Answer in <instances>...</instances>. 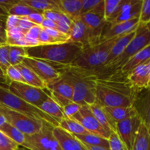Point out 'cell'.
<instances>
[{"label":"cell","mask_w":150,"mask_h":150,"mask_svg":"<svg viewBox=\"0 0 150 150\" xmlns=\"http://www.w3.org/2000/svg\"><path fill=\"white\" fill-rule=\"evenodd\" d=\"M85 146H86L87 150H110L108 148L100 146H88V145H85Z\"/></svg>","instance_id":"obj_56"},{"label":"cell","mask_w":150,"mask_h":150,"mask_svg":"<svg viewBox=\"0 0 150 150\" xmlns=\"http://www.w3.org/2000/svg\"><path fill=\"white\" fill-rule=\"evenodd\" d=\"M27 18L34 24L38 25V26H40L44 19L43 16H42V13H40V12H36V13H32Z\"/></svg>","instance_id":"obj_52"},{"label":"cell","mask_w":150,"mask_h":150,"mask_svg":"<svg viewBox=\"0 0 150 150\" xmlns=\"http://www.w3.org/2000/svg\"><path fill=\"white\" fill-rule=\"evenodd\" d=\"M59 127L73 135H86L90 133L79 122L73 119H62L59 123Z\"/></svg>","instance_id":"obj_27"},{"label":"cell","mask_w":150,"mask_h":150,"mask_svg":"<svg viewBox=\"0 0 150 150\" xmlns=\"http://www.w3.org/2000/svg\"><path fill=\"white\" fill-rule=\"evenodd\" d=\"M22 64L32 70L46 84V87L47 85L59 79L60 71L66 67L28 57H25Z\"/></svg>","instance_id":"obj_9"},{"label":"cell","mask_w":150,"mask_h":150,"mask_svg":"<svg viewBox=\"0 0 150 150\" xmlns=\"http://www.w3.org/2000/svg\"><path fill=\"white\" fill-rule=\"evenodd\" d=\"M139 24V19L135 18L122 23H114L105 22L100 35V42L112 38L122 37L136 30Z\"/></svg>","instance_id":"obj_15"},{"label":"cell","mask_w":150,"mask_h":150,"mask_svg":"<svg viewBox=\"0 0 150 150\" xmlns=\"http://www.w3.org/2000/svg\"><path fill=\"white\" fill-rule=\"evenodd\" d=\"M19 0H0V16H8V10Z\"/></svg>","instance_id":"obj_46"},{"label":"cell","mask_w":150,"mask_h":150,"mask_svg":"<svg viewBox=\"0 0 150 150\" xmlns=\"http://www.w3.org/2000/svg\"><path fill=\"white\" fill-rule=\"evenodd\" d=\"M142 4V0H122L115 18L111 23H118L139 18Z\"/></svg>","instance_id":"obj_17"},{"label":"cell","mask_w":150,"mask_h":150,"mask_svg":"<svg viewBox=\"0 0 150 150\" xmlns=\"http://www.w3.org/2000/svg\"><path fill=\"white\" fill-rule=\"evenodd\" d=\"M100 0H81V10L80 16L86 14L88 12L91 11Z\"/></svg>","instance_id":"obj_45"},{"label":"cell","mask_w":150,"mask_h":150,"mask_svg":"<svg viewBox=\"0 0 150 150\" xmlns=\"http://www.w3.org/2000/svg\"><path fill=\"white\" fill-rule=\"evenodd\" d=\"M132 107L150 135V87L136 91Z\"/></svg>","instance_id":"obj_12"},{"label":"cell","mask_w":150,"mask_h":150,"mask_svg":"<svg viewBox=\"0 0 150 150\" xmlns=\"http://www.w3.org/2000/svg\"><path fill=\"white\" fill-rule=\"evenodd\" d=\"M120 38L117 37L87 47L69 66L95 74L105 64L113 45Z\"/></svg>","instance_id":"obj_4"},{"label":"cell","mask_w":150,"mask_h":150,"mask_svg":"<svg viewBox=\"0 0 150 150\" xmlns=\"http://www.w3.org/2000/svg\"><path fill=\"white\" fill-rule=\"evenodd\" d=\"M19 20H20V17H18V16L8 15L7 21H6V30L18 27Z\"/></svg>","instance_id":"obj_51"},{"label":"cell","mask_w":150,"mask_h":150,"mask_svg":"<svg viewBox=\"0 0 150 150\" xmlns=\"http://www.w3.org/2000/svg\"><path fill=\"white\" fill-rule=\"evenodd\" d=\"M8 16H0V36L6 40V21Z\"/></svg>","instance_id":"obj_53"},{"label":"cell","mask_w":150,"mask_h":150,"mask_svg":"<svg viewBox=\"0 0 150 150\" xmlns=\"http://www.w3.org/2000/svg\"><path fill=\"white\" fill-rule=\"evenodd\" d=\"M142 125L137 116L129 117L119 122L116 125L115 132L127 150H132L135 139Z\"/></svg>","instance_id":"obj_13"},{"label":"cell","mask_w":150,"mask_h":150,"mask_svg":"<svg viewBox=\"0 0 150 150\" xmlns=\"http://www.w3.org/2000/svg\"><path fill=\"white\" fill-rule=\"evenodd\" d=\"M85 48L81 43L65 42L40 45L25 48V49L28 57L43 60L59 65L69 66Z\"/></svg>","instance_id":"obj_2"},{"label":"cell","mask_w":150,"mask_h":150,"mask_svg":"<svg viewBox=\"0 0 150 150\" xmlns=\"http://www.w3.org/2000/svg\"><path fill=\"white\" fill-rule=\"evenodd\" d=\"M6 77L9 81V84L11 82H17V83H25L22 75L21 74L20 71L16 66L10 65V67L6 70Z\"/></svg>","instance_id":"obj_39"},{"label":"cell","mask_w":150,"mask_h":150,"mask_svg":"<svg viewBox=\"0 0 150 150\" xmlns=\"http://www.w3.org/2000/svg\"><path fill=\"white\" fill-rule=\"evenodd\" d=\"M0 83H1V84H4V83H5V84L9 85L8 80H7L5 74H4V72L1 70V68H0Z\"/></svg>","instance_id":"obj_55"},{"label":"cell","mask_w":150,"mask_h":150,"mask_svg":"<svg viewBox=\"0 0 150 150\" xmlns=\"http://www.w3.org/2000/svg\"><path fill=\"white\" fill-rule=\"evenodd\" d=\"M89 106L90 108L91 111H92V114H94L96 120L98 121V122L100 124V125L103 127L105 131H107L108 133L111 134L113 130H111V127H110L108 119H107L106 115L104 112L103 106L97 103L96 102L95 103L92 104V105H89Z\"/></svg>","instance_id":"obj_31"},{"label":"cell","mask_w":150,"mask_h":150,"mask_svg":"<svg viewBox=\"0 0 150 150\" xmlns=\"http://www.w3.org/2000/svg\"><path fill=\"white\" fill-rule=\"evenodd\" d=\"M37 11L42 13L49 10H58L55 0H21Z\"/></svg>","instance_id":"obj_30"},{"label":"cell","mask_w":150,"mask_h":150,"mask_svg":"<svg viewBox=\"0 0 150 150\" xmlns=\"http://www.w3.org/2000/svg\"><path fill=\"white\" fill-rule=\"evenodd\" d=\"M19 145L0 130V150H17Z\"/></svg>","instance_id":"obj_40"},{"label":"cell","mask_w":150,"mask_h":150,"mask_svg":"<svg viewBox=\"0 0 150 150\" xmlns=\"http://www.w3.org/2000/svg\"><path fill=\"white\" fill-rule=\"evenodd\" d=\"M132 150H150V135L142 124L135 139Z\"/></svg>","instance_id":"obj_28"},{"label":"cell","mask_w":150,"mask_h":150,"mask_svg":"<svg viewBox=\"0 0 150 150\" xmlns=\"http://www.w3.org/2000/svg\"><path fill=\"white\" fill-rule=\"evenodd\" d=\"M36 12L39 11H37L27 4H24L21 0H19L8 10V15H13V16H18L20 18L28 17L30 14L36 13Z\"/></svg>","instance_id":"obj_34"},{"label":"cell","mask_w":150,"mask_h":150,"mask_svg":"<svg viewBox=\"0 0 150 150\" xmlns=\"http://www.w3.org/2000/svg\"><path fill=\"white\" fill-rule=\"evenodd\" d=\"M0 130L4 133L6 136L11 139L13 142H16L19 146H22L25 141V135L21 131L13 127L9 123L6 122L4 125L0 127Z\"/></svg>","instance_id":"obj_32"},{"label":"cell","mask_w":150,"mask_h":150,"mask_svg":"<svg viewBox=\"0 0 150 150\" xmlns=\"http://www.w3.org/2000/svg\"><path fill=\"white\" fill-rule=\"evenodd\" d=\"M108 140V143H109L110 150H127L125 145L122 142L116 132H111L109 139Z\"/></svg>","instance_id":"obj_41"},{"label":"cell","mask_w":150,"mask_h":150,"mask_svg":"<svg viewBox=\"0 0 150 150\" xmlns=\"http://www.w3.org/2000/svg\"><path fill=\"white\" fill-rule=\"evenodd\" d=\"M139 19L140 23H148L150 22V0H142Z\"/></svg>","instance_id":"obj_42"},{"label":"cell","mask_w":150,"mask_h":150,"mask_svg":"<svg viewBox=\"0 0 150 150\" xmlns=\"http://www.w3.org/2000/svg\"><path fill=\"white\" fill-rule=\"evenodd\" d=\"M108 119L111 130L115 132L116 125L120 121L136 116L132 106L130 107H103Z\"/></svg>","instance_id":"obj_20"},{"label":"cell","mask_w":150,"mask_h":150,"mask_svg":"<svg viewBox=\"0 0 150 150\" xmlns=\"http://www.w3.org/2000/svg\"><path fill=\"white\" fill-rule=\"evenodd\" d=\"M136 30H135L133 31V32H130V33L120 37V38L116 41V42L114 44L112 48H111V51H110V54L109 55H108V59H107L106 62H105V64H104L103 67L100 70H101L103 68L109 65L111 63H112L116 59L118 58V57L124 52V51L125 50V48H127V45H129L130 41H131L132 39L134 38L135 35H136Z\"/></svg>","instance_id":"obj_22"},{"label":"cell","mask_w":150,"mask_h":150,"mask_svg":"<svg viewBox=\"0 0 150 150\" xmlns=\"http://www.w3.org/2000/svg\"><path fill=\"white\" fill-rule=\"evenodd\" d=\"M16 67H18L21 74L22 75L25 83L42 89H46V84L29 67L25 66L22 63L18 65H16Z\"/></svg>","instance_id":"obj_26"},{"label":"cell","mask_w":150,"mask_h":150,"mask_svg":"<svg viewBox=\"0 0 150 150\" xmlns=\"http://www.w3.org/2000/svg\"><path fill=\"white\" fill-rule=\"evenodd\" d=\"M125 75L114 72L96 79V103L103 107H130L135 92Z\"/></svg>","instance_id":"obj_1"},{"label":"cell","mask_w":150,"mask_h":150,"mask_svg":"<svg viewBox=\"0 0 150 150\" xmlns=\"http://www.w3.org/2000/svg\"><path fill=\"white\" fill-rule=\"evenodd\" d=\"M150 61V45L145 47L142 50L130 57L127 62L122 67L119 73H121L122 74L126 75L131 71L135 67H138L142 64H146Z\"/></svg>","instance_id":"obj_21"},{"label":"cell","mask_w":150,"mask_h":150,"mask_svg":"<svg viewBox=\"0 0 150 150\" xmlns=\"http://www.w3.org/2000/svg\"><path fill=\"white\" fill-rule=\"evenodd\" d=\"M25 48L16 45H10L9 50V60L10 65L16 66L21 64L25 57H26Z\"/></svg>","instance_id":"obj_33"},{"label":"cell","mask_w":150,"mask_h":150,"mask_svg":"<svg viewBox=\"0 0 150 150\" xmlns=\"http://www.w3.org/2000/svg\"><path fill=\"white\" fill-rule=\"evenodd\" d=\"M61 13H62L59 10H49L42 12V14L44 18L48 19L57 23L59 19Z\"/></svg>","instance_id":"obj_47"},{"label":"cell","mask_w":150,"mask_h":150,"mask_svg":"<svg viewBox=\"0 0 150 150\" xmlns=\"http://www.w3.org/2000/svg\"><path fill=\"white\" fill-rule=\"evenodd\" d=\"M9 50L10 45L5 43L0 45V68L5 74L7 69L10 67V60H9ZM6 76V75H5Z\"/></svg>","instance_id":"obj_38"},{"label":"cell","mask_w":150,"mask_h":150,"mask_svg":"<svg viewBox=\"0 0 150 150\" xmlns=\"http://www.w3.org/2000/svg\"><path fill=\"white\" fill-rule=\"evenodd\" d=\"M81 105L74 102H71L62 108V112L65 118L71 119L79 111Z\"/></svg>","instance_id":"obj_43"},{"label":"cell","mask_w":150,"mask_h":150,"mask_svg":"<svg viewBox=\"0 0 150 150\" xmlns=\"http://www.w3.org/2000/svg\"><path fill=\"white\" fill-rule=\"evenodd\" d=\"M0 114L4 116L7 123L18 129L26 136L40 132L43 125V121L29 118L27 116L10 109L1 104H0Z\"/></svg>","instance_id":"obj_8"},{"label":"cell","mask_w":150,"mask_h":150,"mask_svg":"<svg viewBox=\"0 0 150 150\" xmlns=\"http://www.w3.org/2000/svg\"><path fill=\"white\" fill-rule=\"evenodd\" d=\"M61 75L73 87V102L81 106L90 105L96 102V74L66 66L61 70Z\"/></svg>","instance_id":"obj_3"},{"label":"cell","mask_w":150,"mask_h":150,"mask_svg":"<svg viewBox=\"0 0 150 150\" xmlns=\"http://www.w3.org/2000/svg\"><path fill=\"white\" fill-rule=\"evenodd\" d=\"M40 26L42 29H57V23L48 19L44 18Z\"/></svg>","instance_id":"obj_54"},{"label":"cell","mask_w":150,"mask_h":150,"mask_svg":"<svg viewBox=\"0 0 150 150\" xmlns=\"http://www.w3.org/2000/svg\"><path fill=\"white\" fill-rule=\"evenodd\" d=\"M57 8L73 20L80 18L81 0H55Z\"/></svg>","instance_id":"obj_23"},{"label":"cell","mask_w":150,"mask_h":150,"mask_svg":"<svg viewBox=\"0 0 150 150\" xmlns=\"http://www.w3.org/2000/svg\"><path fill=\"white\" fill-rule=\"evenodd\" d=\"M25 38V33L18 27L6 30V43L10 45L15 44Z\"/></svg>","instance_id":"obj_37"},{"label":"cell","mask_w":150,"mask_h":150,"mask_svg":"<svg viewBox=\"0 0 150 150\" xmlns=\"http://www.w3.org/2000/svg\"><path fill=\"white\" fill-rule=\"evenodd\" d=\"M53 128L54 126L44 122L40 131L29 136L25 135L22 146L29 150H62L53 134Z\"/></svg>","instance_id":"obj_7"},{"label":"cell","mask_w":150,"mask_h":150,"mask_svg":"<svg viewBox=\"0 0 150 150\" xmlns=\"http://www.w3.org/2000/svg\"><path fill=\"white\" fill-rule=\"evenodd\" d=\"M38 108L44 113L52 117L56 121L58 122V123H59L62 119L65 118L61 107L53 100L50 95L48 99L44 101Z\"/></svg>","instance_id":"obj_25"},{"label":"cell","mask_w":150,"mask_h":150,"mask_svg":"<svg viewBox=\"0 0 150 150\" xmlns=\"http://www.w3.org/2000/svg\"><path fill=\"white\" fill-rule=\"evenodd\" d=\"M127 81L135 90L149 87V73L148 64H144L135 67L126 75Z\"/></svg>","instance_id":"obj_19"},{"label":"cell","mask_w":150,"mask_h":150,"mask_svg":"<svg viewBox=\"0 0 150 150\" xmlns=\"http://www.w3.org/2000/svg\"><path fill=\"white\" fill-rule=\"evenodd\" d=\"M33 26H35V24L27 17H22L20 18L18 27L26 34Z\"/></svg>","instance_id":"obj_49"},{"label":"cell","mask_w":150,"mask_h":150,"mask_svg":"<svg viewBox=\"0 0 150 150\" xmlns=\"http://www.w3.org/2000/svg\"><path fill=\"white\" fill-rule=\"evenodd\" d=\"M148 64V67H149V87H150V61L147 63Z\"/></svg>","instance_id":"obj_58"},{"label":"cell","mask_w":150,"mask_h":150,"mask_svg":"<svg viewBox=\"0 0 150 150\" xmlns=\"http://www.w3.org/2000/svg\"><path fill=\"white\" fill-rule=\"evenodd\" d=\"M6 43V40L4 39L3 38H1L0 36V45H3V44H5Z\"/></svg>","instance_id":"obj_57"},{"label":"cell","mask_w":150,"mask_h":150,"mask_svg":"<svg viewBox=\"0 0 150 150\" xmlns=\"http://www.w3.org/2000/svg\"><path fill=\"white\" fill-rule=\"evenodd\" d=\"M71 119L79 122L89 133L100 136L104 139H109L111 134L105 131L98 122L94 114H92L89 105L81 106L79 112L75 114Z\"/></svg>","instance_id":"obj_14"},{"label":"cell","mask_w":150,"mask_h":150,"mask_svg":"<svg viewBox=\"0 0 150 150\" xmlns=\"http://www.w3.org/2000/svg\"><path fill=\"white\" fill-rule=\"evenodd\" d=\"M46 89L48 91L56 92L64 98L72 100L73 94V87L71 84L62 75L60 76L59 79L53 83L47 85Z\"/></svg>","instance_id":"obj_24"},{"label":"cell","mask_w":150,"mask_h":150,"mask_svg":"<svg viewBox=\"0 0 150 150\" xmlns=\"http://www.w3.org/2000/svg\"><path fill=\"white\" fill-rule=\"evenodd\" d=\"M0 104L10 109L21 113L31 119L46 122L54 127L59 126L58 122L52 117L44 113L38 107L21 99L1 83H0Z\"/></svg>","instance_id":"obj_5"},{"label":"cell","mask_w":150,"mask_h":150,"mask_svg":"<svg viewBox=\"0 0 150 150\" xmlns=\"http://www.w3.org/2000/svg\"><path fill=\"white\" fill-rule=\"evenodd\" d=\"M73 20L70 18L67 15L62 13L59 19L57 22V29L62 33L70 37L71 32L72 26H73Z\"/></svg>","instance_id":"obj_36"},{"label":"cell","mask_w":150,"mask_h":150,"mask_svg":"<svg viewBox=\"0 0 150 150\" xmlns=\"http://www.w3.org/2000/svg\"><path fill=\"white\" fill-rule=\"evenodd\" d=\"M79 18L87 27L101 35L103 28L105 23V2L100 0L99 3L91 11L82 15Z\"/></svg>","instance_id":"obj_16"},{"label":"cell","mask_w":150,"mask_h":150,"mask_svg":"<svg viewBox=\"0 0 150 150\" xmlns=\"http://www.w3.org/2000/svg\"><path fill=\"white\" fill-rule=\"evenodd\" d=\"M100 35L86 26L80 18L73 20V26L67 42L81 43L85 48L100 43Z\"/></svg>","instance_id":"obj_11"},{"label":"cell","mask_w":150,"mask_h":150,"mask_svg":"<svg viewBox=\"0 0 150 150\" xmlns=\"http://www.w3.org/2000/svg\"><path fill=\"white\" fill-rule=\"evenodd\" d=\"M45 29V32L50 35V37L52 38L55 41H57L58 43L65 42L68 41L69 37L67 36V35L60 32L59 31L57 30V29Z\"/></svg>","instance_id":"obj_44"},{"label":"cell","mask_w":150,"mask_h":150,"mask_svg":"<svg viewBox=\"0 0 150 150\" xmlns=\"http://www.w3.org/2000/svg\"><path fill=\"white\" fill-rule=\"evenodd\" d=\"M105 2V20L112 22L122 2V0H104Z\"/></svg>","instance_id":"obj_35"},{"label":"cell","mask_w":150,"mask_h":150,"mask_svg":"<svg viewBox=\"0 0 150 150\" xmlns=\"http://www.w3.org/2000/svg\"><path fill=\"white\" fill-rule=\"evenodd\" d=\"M7 88L21 99L38 108L48 99L50 95L49 92H45L44 89L23 83L11 82Z\"/></svg>","instance_id":"obj_10"},{"label":"cell","mask_w":150,"mask_h":150,"mask_svg":"<svg viewBox=\"0 0 150 150\" xmlns=\"http://www.w3.org/2000/svg\"><path fill=\"white\" fill-rule=\"evenodd\" d=\"M38 41L40 42V45H49V44L58 43L57 41H55L52 38L50 37V35L45 32L44 29L41 30L39 38H38Z\"/></svg>","instance_id":"obj_48"},{"label":"cell","mask_w":150,"mask_h":150,"mask_svg":"<svg viewBox=\"0 0 150 150\" xmlns=\"http://www.w3.org/2000/svg\"><path fill=\"white\" fill-rule=\"evenodd\" d=\"M81 143L88 146H100L109 149L108 140L100 136L89 133L86 135H74Z\"/></svg>","instance_id":"obj_29"},{"label":"cell","mask_w":150,"mask_h":150,"mask_svg":"<svg viewBox=\"0 0 150 150\" xmlns=\"http://www.w3.org/2000/svg\"><path fill=\"white\" fill-rule=\"evenodd\" d=\"M53 134L58 142L62 150H87L85 145L74 135L65 131L59 126L54 127Z\"/></svg>","instance_id":"obj_18"},{"label":"cell","mask_w":150,"mask_h":150,"mask_svg":"<svg viewBox=\"0 0 150 150\" xmlns=\"http://www.w3.org/2000/svg\"><path fill=\"white\" fill-rule=\"evenodd\" d=\"M17 150H20V149H17Z\"/></svg>","instance_id":"obj_59"},{"label":"cell","mask_w":150,"mask_h":150,"mask_svg":"<svg viewBox=\"0 0 150 150\" xmlns=\"http://www.w3.org/2000/svg\"><path fill=\"white\" fill-rule=\"evenodd\" d=\"M42 29V28L40 26L35 25L25 34V38L34 40H38V38H39V35Z\"/></svg>","instance_id":"obj_50"},{"label":"cell","mask_w":150,"mask_h":150,"mask_svg":"<svg viewBox=\"0 0 150 150\" xmlns=\"http://www.w3.org/2000/svg\"><path fill=\"white\" fill-rule=\"evenodd\" d=\"M150 45V22L148 23H139L136 31V35L132 39L124 52L116 59L112 63L104 67L100 72L105 71L118 72L127 60L137 54L139 51Z\"/></svg>","instance_id":"obj_6"}]
</instances>
